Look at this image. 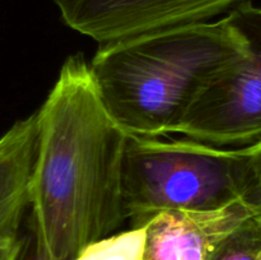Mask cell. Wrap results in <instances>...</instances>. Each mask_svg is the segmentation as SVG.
<instances>
[{"label":"cell","mask_w":261,"mask_h":260,"mask_svg":"<svg viewBox=\"0 0 261 260\" xmlns=\"http://www.w3.org/2000/svg\"><path fill=\"white\" fill-rule=\"evenodd\" d=\"M37 115L30 189L37 260H73L126 222L129 134L105 107L83 54L69 56Z\"/></svg>","instance_id":"cell-1"},{"label":"cell","mask_w":261,"mask_h":260,"mask_svg":"<svg viewBox=\"0 0 261 260\" xmlns=\"http://www.w3.org/2000/svg\"><path fill=\"white\" fill-rule=\"evenodd\" d=\"M37 115L15 121L0 137V240L18 236L30 205V189L37 154Z\"/></svg>","instance_id":"cell-7"},{"label":"cell","mask_w":261,"mask_h":260,"mask_svg":"<svg viewBox=\"0 0 261 260\" xmlns=\"http://www.w3.org/2000/svg\"><path fill=\"white\" fill-rule=\"evenodd\" d=\"M259 212L261 204L256 203H237L208 212H163L144 226L142 260H206L214 242Z\"/></svg>","instance_id":"cell-6"},{"label":"cell","mask_w":261,"mask_h":260,"mask_svg":"<svg viewBox=\"0 0 261 260\" xmlns=\"http://www.w3.org/2000/svg\"><path fill=\"white\" fill-rule=\"evenodd\" d=\"M260 260H261V257H260Z\"/></svg>","instance_id":"cell-11"},{"label":"cell","mask_w":261,"mask_h":260,"mask_svg":"<svg viewBox=\"0 0 261 260\" xmlns=\"http://www.w3.org/2000/svg\"><path fill=\"white\" fill-rule=\"evenodd\" d=\"M251 0H54L66 25L98 45L209 22Z\"/></svg>","instance_id":"cell-5"},{"label":"cell","mask_w":261,"mask_h":260,"mask_svg":"<svg viewBox=\"0 0 261 260\" xmlns=\"http://www.w3.org/2000/svg\"><path fill=\"white\" fill-rule=\"evenodd\" d=\"M122 199L130 228L147 226L163 212L261 204V140L222 148L184 137L162 140L129 134Z\"/></svg>","instance_id":"cell-3"},{"label":"cell","mask_w":261,"mask_h":260,"mask_svg":"<svg viewBox=\"0 0 261 260\" xmlns=\"http://www.w3.org/2000/svg\"><path fill=\"white\" fill-rule=\"evenodd\" d=\"M23 241L18 236L0 240V260H22Z\"/></svg>","instance_id":"cell-10"},{"label":"cell","mask_w":261,"mask_h":260,"mask_svg":"<svg viewBox=\"0 0 261 260\" xmlns=\"http://www.w3.org/2000/svg\"><path fill=\"white\" fill-rule=\"evenodd\" d=\"M226 17L244 36L247 54L206 87L173 134L239 148L261 140V9L245 3Z\"/></svg>","instance_id":"cell-4"},{"label":"cell","mask_w":261,"mask_h":260,"mask_svg":"<svg viewBox=\"0 0 261 260\" xmlns=\"http://www.w3.org/2000/svg\"><path fill=\"white\" fill-rule=\"evenodd\" d=\"M247 43L227 17L101 45L88 63L97 92L130 135L173 134L191 105Z\"/></svg>","instance_id":"cell-2"},{"label":"cell","mask_w":261,"mask_h":260,"mask_svg":"<svg viewBox=\"0 0 261 260\" xmlns=\"http://www.w3.org/2000/svg\"><path fill=\"white\" fill-rule=\"evenodd\" d=\"M261 212L247 217L209 249L206 260H260Z\"/></svg>","instance_id":"cell-8"},{"label":"cell","mask_w":261,"mask_h":260,"mask_svg":"<svg viewBox=\"0 0 261 260\" xmlns=\"http://www.w3.org/2000/svg\"><path fill=\"white\" fill-rule=\"evenodd\" d=\"M145 227L130 228L84 247L73 260H142Z\"/></svg>","instance_id":"cell-9"}]
</instances>
